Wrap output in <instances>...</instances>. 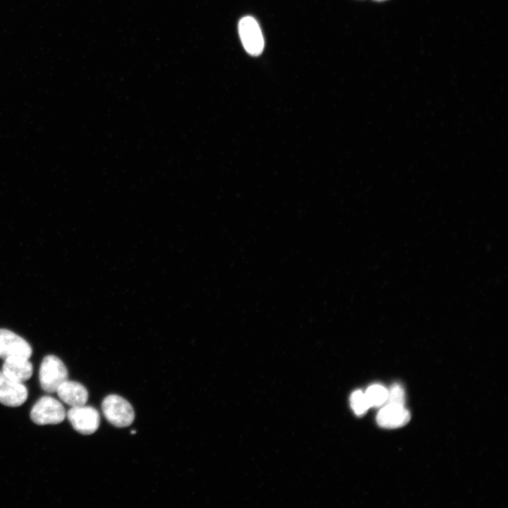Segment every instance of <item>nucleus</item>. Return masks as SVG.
Masks as SVG:
<instances>
[{
    "mask_svg": "<svg viewBox=\"0 0 508 508\" xmlns=\"http://www.w3.org/2000/svg\"><path fill=\"white\" fill-rule=\"evenodd\" d=\"M68 376L66 367L59 358L54 355L44 357L39 370L40 384L44 391L56 392L59 386L68 380Z\"/></svg>",
    "mask_w": 508,
    "mask_h": 508,
    "instance_id": "1",
    "label": "nucleus"
},
{
    "mask_svg": "<svg viewBox=\"0 0 508 508\" xmlns=\"http://www.w3.org/2000/svg\"><path fill=\"white\" fill-rule=\"evenodd\" d=\"M102 410L105 418L116 427L129 426L134 421V410L131 404L116 394L108 395L103 399Z\"/></svg>",
    "mask_w": 508,
    "mask_h": 508,
    "instance_id": "2",
    "label": "nucleus"
},
{
    "mask_svg": "<svg viewBox=\"0 0 508 508\" xmlns=\"http://www.w3.org/2000/svg\"><path fill=\"white\" fill-rule=\"evenodd\" d=\"M66 413L61 403L50 396H44L32 406L30 416L39 425H56L61 423Z\"/></svg>",
    "mask_w": 508,
    "mask_h": 508,
    "instance_id": "3",
    "label": "nucleus"
},
{
    "mask_svg": "<svg viewBox=\"0 0 508 508\" xmlns=\"http://www.w3.org/2000/svg\"><path fill=\"white\" fill-rule=\"evenodd\" d=\"M66 416L73 429L83 435L94 433L100 423L99 412L90 406L71 407Z\"/></svg>",
    "mask_w": 508,
    "mask_h": 508,
    "instance_id": "4",
    "label": "nucleus"
},
{
    "mask_svg": "<svg viewBox=\"0 0 508 508\" xmlns=\"http://www.w3.org/2000/svg\"><path fill=\"white\" fill-rule=\"evenodd\" d=\"M238 28L246 51L252 56L260 55L264 49V38L257 20L251 16H245L240 20Z\"/></svg>",
    "mask_w": 508,
    "mask_h": 508,
    "instance_id": "5",
    "label": "nucleus"
},
{
    "mask_svg": "<svg viewBox=\"0 0 508 508\" xmlns=\"http://www.w3.org/2000/svg\"><path fill=\"white\" fill-rule=\"evenodd\" d=\"M32 353V347L25 339L11 330L0 329V358H30Z\"/></svg>",
    "mask_w": 508,
    "mask_h": 508,
    "instance_id": "6",
    "label": "nucleus"
},
{
    "mask_svg": "<svg viewBox=\"0 0 508 508\" xmlns=\"http://www.w3.org/2000/svg\"><path fill=\"white\" fill-rule=\"evenodd\" d=\"M28 392L23 383L13 381L0 370V403L11 407L21 406L25 402Z\"/></svg>",
    "mask_w": 508,
    "mask_h": 508,
    "instance_id": "7",
    "label": "nucleus"
},
{
    "mask_svg": "<svg viewBox=\"0 0 508 508\" xmlns=\"http://www.w3.org/2000/svg\"><path fill=\"white\" fill-rule=\"evenodd\" d=\"M411 414L402 406L386 404L382 408L376 417L377 424L385 428H396L409 423Z\"/></svg>",
    "mask_w": 508,
    "mask_h": 508,
    "instance_id": "8",
    "label": "nucleus"
},
{
    "mask_svg": "<svg viewBox=\"0 0 508 508\" xmlns=\"http://www.w3.org/2000/svg\"><path fill=\"white\" fill-rule=\"evenodd\" d=\"M1 371L9 379L23 383L31 377L33 368L29 358L11 357L4 360Z\"/></svg>",
    "mask_w": 508,
    "mask_h": 508,
    "instance_id": "9",
    "label": "nucleus"
},
{
    "mask_svg": "<svg viewBox=\"0 0 508 508\" xmlns=\"http://www.w3.org/2000/svg\"><path fill=\"white\" fill-rule=\"evenodd\" d=\"M59 399L71 407L83 406L88 399V392L80 383L66 380L58 388Z\"/></svg>",
    "mask_w": 508,
    "mask_h": 508,
    "instance_id": "10",
    "label": "nucleus"
},
{
    "mask_svg": "<svg viewBox=\"0 0 508 508\" xmlns=\"http://www.w3.org/2000/svg\"><path fill=\"white\" fill-rule=\"evenodd\" d=\"M365 395L370 406H380L386 403L387 399V389L380 385L370 386Z\"/></svg>",
    "mask_w": 508,
    "mask_h": 508,
    "instance_id": "11",
    "label": "nucleus"
},
{
    "mask_svg": "<svg viewBox=\"0 0 508 508\" xmlns=\"http://www.w3.org/2000/svg\"><path fill=\"white\" fill-rule=\"evenodd\" d=\"M351 406L354 412L358 416L365 413L370 407L365 393L360 390L356 391L351 394Z\"/></svg>",
    "mask_w": 508,
    "mask_h": 508,
    "instance_id": "12",
    "label": "nucleus"
},
{
    "mask_svg": "<svg viewBox=\"0 0 508 508\" xmlns=\"http://www.w3.org/2000/svg\"><path fill=\"white\" fill-rule=\"evenodd\" d=\"M386 402L387 404L404 406L405 392L400 385L394 384L389 390H387V399Z\"/></svg>",
    "mask_w": 508,
    "mask_h": 508,
    "instance_id": "13",
    "label": "nucleus"
},
{
    "mask_svg": "<svg viewBox=\"0 0 508 508\" xmlns=\"http://www.w3.org/2000/svg\"><path fill=\"white\" fill-rule=\"evenodd\" d=\"M131 433H132V434H135V433H136V431L133 430V431H131Z\"/></svg>",
    "mask_w": 508,
    "mask_h": 508,
    "instance_id": "14",
    "label": "nucleus"
},
{
    "mask_svg": "<svg viewBox=\"0 0 508 508\" xmlns=\"http://www.w3.org/2000/svg\"><path fill=\"white\" fill-rule=\"evenodd\" d=\"M374 1H385V0H374Z\"/></svg>",
    "mask_w": 508,
    "mask_h": 508,
    "instance_id": "15",
    "label": "nucleus"
}]
</instances>
